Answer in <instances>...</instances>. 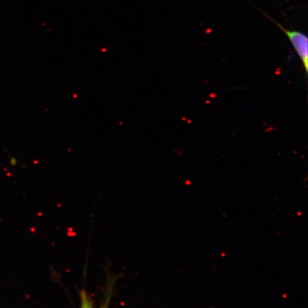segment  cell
<instances>
[{
  "instance_id": "obj_2",
  "label": "cell",
  "mask_w": 308,
  "mask_h": 308,
  "mask_svg": "<svg viewBox=\"0 0 308 308\" xmlns=\"http://www.w3.org/2000/svg\"><path fill=\"white\" fill-rule=\"evenodd\" d=\"M80 308H94L92 298L85 290L80 292Z\"/></svg>"
},
{
  "instance_id": "obj_1",
  "label": "cell",
  "mask_w": 308,
  "mask_h": 308,
  "mask_svg": "<svg viewBox=\"0 0 308 308\" xmlns=\"http://www.w3.org/2000/svg\"><path fill=\"white\" fill-rule=\"evenodd\" d=\"M262 14H264L266 17H267L271 22H273L288 38L289 41L291 43L294 51L298 56L299 59L301 61L303 66L304 67L305 72L306 75L308 73V38L307 35L303 32H300L295 29H285L281 24L277 22L275 19L270 17L265 11H261Z\"/></svg>"
}]
</instances>
